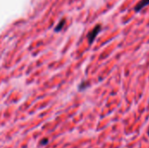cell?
<instances>
[{"label":"cell","instance_id":"obj_1","mask_svg":"<svg viewBox=\"0 0 149 148\" xmlns=\"http://www.w3.org/2000/svg\"><path fill=\"white\" fill-rule=\"evenodd\" d=\"M101 31V25L100 24H97L87 35V39H88V42L89 44H93V42L94 41V39L96 38V37L98 36V34Z\"/></svg>","mask_w":149,"mask_h":148},{"label":"cell","instance_id":"obj_2","mask_svg":"<svg viewBox=\"0 0 149 148\" xmlns=\"http://www.w3.org/2000/svg\"><path fill=\"white\" fill-rule=\"evenodd\" d=\"M149 4V0H141L136 6L134 7V11L135 12H140L143 8L147 7Z\"/></svg>","mask_w":149,"mask_h":148},{"label":"cell","instance_id":"obj_3","mask_svg":"<svg viewBox=\"0 0 149 148\" xmlns=\"http://www.w3.org/2000/svg\"><path fill=\"white\" fill-rule=\"evenodd\" d=\"M148 135H149V129H148Z\"/></svg>","mask_w":149,"mask_h":148}]
</instances>
